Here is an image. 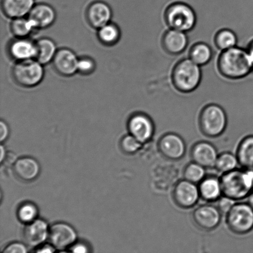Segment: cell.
Returning a JSON list of instances; mask_svg holds the SVG:
<instances>
[{"label": "cell", "mask_w": 253, "mask_h": 253, "mask_svg": "<svg viewBox=\"0 0 253 253\" xmlns=\"http://www.w3.org/2000/svg\"><path fill=\"white\" fill-rule=\"evenodd\" d=\"M183 175L185 180L197 185L206 177L205 168L192 162L185 166Z\"/></svg>", "instance_id": "cell-30"}, {"label": "cell", "mask_w": 253, "mask_h": 253, "mask_svg": "<svg viewBox=\"0 0 253 253\" xmlns=\"http://www.w3.org/2000/svg\"><path fill=\"white\" fill-rule=\"evenodd\" d=\"M172 86L179 93L188 94L195 91L202 80V71L188 58L181 59L173 66L171 72Z\"/></svg>", "instance_id": "cell-2"}, {"label": "cell", "mask_w": 253, "mask_h": 253, "mask_svg": "<svg viewBox=\"0 0 253 253\" xmlns=\"http://www.w3.org/2000/svg\"><path fill=\"white\" fill-rule=\"evenodd\" d=\"M38 210L34 204L26 202L22 204L17 210V217L20 221L29 224L36 220Z\"/></svg>", "instance_id": "cell-31"}, {"label": "cell", "mask_w": 253, "mask_h": 253, "mask_svg": "<svg viewBox=\"0 0 253 253\" xmlns=\"http://www.w3.org/2000/svg\"><path fill=\"white\" fill-rule=\"evenodd\" d=\"M229 229L238 235H244L253 229V209L249 203H235L227 213Z\"/></svg>", "instance_id": "cell-7"}, {"label": "cell", "mask_w": 253, "mask_h": 253, "mask_svg": "<svg viewBox=\"0 0 253 253\" xmlns=\"http://www.w3.org/2000/svg\"><path fill=\"white\" fill-rule=\"evenodd\" d=\"M142 143L131 135L125 136L121 141V149L124 152L128 154H133L138 152L142 147Z\"/></svg>", "instance_id": "cell-32"}, {"label": "cell", "mask_w": 253, "mask_h": 253, "mask_svg": "<svg viewBox=\"0 0 253 253\" xmlns=\"http://www.w3.org/2000/svg\"><path fill=\"white\" fill-rule=\"evenodd\" d=\"M36 43L37 53L35 59L43 65L53 61L58 51L55 43L48 38L40 39Z\"/></svg>", "instance_id": "cell-25"}, {"label": "cell", "mask_w": 253, "mask_h": 253, "mask_svg": "<svg viewBox=\"0 0 253 253\" xmlns=\"http://www.w3.org/2000/svg\"><path fill=\"white\" fill-rule=\"evenodd\" d=\"M43 64L36 59L17 62L12 69V76L15 82L23 88H34L43 80Z\"/></svg>", "instance_id": "cell-6"}, {"label": "cell", "mask_w": 253, "mask_h": 253, "mask_svg": "<svg viewBox=\"0 0 253 253\" xmlns=\"http://www.w3.org/2000/svg\"><path fill=\"white\" fill-rule=\"evenodd\" d=\"M164 19L169 29L187 33L194 29L197 16L192 5L183 1H175L166 7Z\"/></svg>", "instance_id": "cell-4"}, {"label": "cell", "mask_w": 253, "mask_h": 253, "mask_svg": "<svg viewBox=\"0 0 253 253\" xmlns=\"http://www.w3.org/2000/svg\"><path fill=\"white\" fill-rule=\"evenodd\" d=\"M158 147L161 154L169 160H180L186 152L184 140L179 135L173 133L161 136L158 141Z\"/></svg>", "instance_id": "cell-11"}, {"label": "cell", "mask_w": 253, "mask_h": 253, "mask_svg": "<svg viewBox=\"0 0 253 253\" xmlns=\"http://www.w3.org/2000/svg\"><path fill=\"white\" fill-rule=\"evenodd\" d=\"M58 253H73V252L69 253V252H59Z\"/></svg>", "instance_id": "cell-42"}, {"label": "cell", "mask_w": 253, "mask_h": 253, "mask_svg": "<svg viewBox=\"0 0 253 253\" xmlns=\"http://www.w3.org/2000/svg\"><path fill=\"white\" fill-rule=\"evenodd\" d=\"M190 154L193 162L205 168L215 167L219 156L214 146L207 141H200L196 143L191 150Z\"/></svg>", "instance_id": "cell-14"}, {"label": "cell", "mask_w": 253, "mask_h": 253, "mask_svg": "<svg viewBox=\"0 0 253 253\" xmlns=\"http://www.w3.org/2000/svg\"><path fill=\"white\" fill-rule=\"evenodd\" d=\"M79 59L71 50H59L53 59L54 69L61 76L69 77L78 72Z\"/></svg>", "instance_id": "cell-15"}, {"label": "cell", "mask_w": 253, "mask_h": 253, "mask_svg": "<svg viewBox=\"0 0 253 253\" xmlns=\"http://www.w3.org/2000/svg\"><path fill=\"white\" fill-rule=\"evenodd\" d=\"M35 29L34 25L28 17L14 19L11 24V32L16 38H28Z\"/></svg>", "instance_id": "cell-28"}, {"label": "cell", "mask_w": 253, "mask_h": 253, "mask_svg": "<svg viewBox=\"0 0 253 253\" xmlns=\"http://www.w3.org/2000/svg\"><path fill=\"white\" fill-rule=\"evenodd\" d=\"M222 213L217 206L212 204L200 205L192 214L193 222L203 231H211L219 225Z\"/></svg>", "instance_id": "cell-10"}, {"label": "cell", "mask_w": 253, "mask_h": 253, "mask_svg": "<svg viewBox=\"0 0 253 253\" xmlns=\"http://www.w3.org/2000/svg\"><path fill=\"white\" fill-rule=\"evenodd\" d=\"M9 135V128L6 123L4 122L3 121H1L0 122V141L2 142L6 140Z\"/></svg>", "instance_id": "cell-36"}, {"label": "cell", "mask_w": 253, "mask_h": 253, "mask_svg": "<svg viewBox=\"0 0 253 253\" xmlns=\"http://www.w3.org/2000/svg\"><path fill=\"white\" fill-rule=\"evenodd\" d=\"M56 17L53 7L45 3L35 5L28 16L36 29L48 28L55 21Z\"/></svg>", "instance_id": "cell-17"}, {"label": "cell", "mask_w": 253, "mask_h": 253, "mask_svg": "<svg viewBox=\"0 0 253 253\" xmlns=\"http://www.w3.org/2000/svg\"><path fill=\"white\" fill-rule=\"evenodd\" d=\"M227 121L224 108L215 103L205 105L201 110L198 119L201 131L209 138L221 135L227 128Z\"/></svg>", "instance_id": "cell-5"}, {"label": "cell", "mask_w": 253, "mask_h": 253, "mask_svg": "<svg viewBox=\"0 0 253 253\" xmlns=\"http://www.w3.org/2000/svg\"><path fill=\"white\" fill-rule=\"evenodd\" d=\"M98 37L101 44L112 46L120 41L121 31L116 25L109 23L98 29Z\"/></svg>", "instance_id": "cell-27"}, {"label": "cell", "mask_w": 253, "mask_h": 253, "mask_svg": "<svg viewBox=\"0 0 253 253\" xmlns=\"http://www.w3.org/2000/svg\"><path fill=\"white\" fill-rule=\"evenodd\" d=\"M8 51L10 56L17 62L35 59L36 43L28 38H16L10 43Z\"/></svg>", "instance_id": "cell-18"}, {"label": "cell", "mask_w": 253, "mask_h": 253, "mask_svg": "<svg viewBox=\"0 0 253 253\" xmlns=\"http://www.w3.org/2000/svg\"><path fill=\"white\" fill-rule=\"evenodd\" d=\"M188 37L186 32L169 29L161 38V46L164 51L170 55H178L187 48Z\"/></svg>", "instance_id": "cell-12"}, {"label": "cell", "mask_w": 253, "mask_h": 253, "mask_svg": "<svg viewBox=\"0 0 253 253\" xmlns=\"http://www.w3.org/2000/svg\"><path fill=\"white\" fill-rule=\"evenodd\" d=\"M222 195L234 201L244 200L253 190V171L235 170L220 178Z\"/></svg>", "instance_id": "cell-3"}, {"label": "cell", "mask_w": 253, "mask_h": 253, "mask_svg": "<svg viewBox=\"0 0 253 253\" xmlns=\"http://www.w3.org/2000/svg\"><path fill=\"white\" fill-rule=\"evenodd\" d=\"M214 42L215 47L223 51L237 47L238 37L232 30L227 28L221 29L215 34Z\"/></svg>", "instance_id": "cell-26"}, {"label": "cell", "mask_w": 253, "mask_h": 253, "mask_svg": "<svg viewBox=\"0 0 253 253\" xmlns=\"http://www.w3.org/2000/svg\"><path fill=\"white\" fill-rule=\"evenodd\" d=\"M128 130L130 135L140 142H149L155 135V125L152 118L145 113L133 114L128 121Z\"/></svg>", "instance_id": "cell-8"}, {"label": "cell", "mask_w": 253, "mask_h": 253, "mask_svg": "<svg viewBox=\"0 0 253 253\" xmlns=\"http://www.w3.org/2000/svg\"><path fill=\"white\" fill-rule=\"evenodd\" d=\"M35 253H53V250L50 247L46 246L41 248Z\"/></svg>", "instance_id": "cell-39"}, {"label": "cell", "mask_w": 253, "mask_h": 253, "mask_svg": "<svg viewBox=\"0 0 253 253\" xmlns=\"http://www.w3.org/2000/svg\"><path fill=\"white\" fill-rule=\"evenodd\" d=\"M35 5V0H2L1 1L2 12L12 19L26 16Z\"/></svg>", "instance_id": "cell-20"}, {"label": "cell", "mask_w": 253, "mask_h": 253, "mask_svg": "<svg viewBox=\"0 0 253 253\" xmlns=\"http://www.w3.org/2000/svg\"><path fill=\"white\" fill-rule=\"evenodd\" d=\"M239 165V160L237 155L230 152H224L218 156L215 168L218 172L222 174L232 172L237 169V166Z\"/></svg>", "instance_id": "cell-29"}, {"label": "cell", "mask_w": 253, "mask_h": 253, "mask_svg": "<svg viewBox=\"0 0 253 253\" xmlns=\"http://www.w3.org/2000/svg\"><path fill=\"white\" fill-rule=\"evenodd\" d=\"M248 203L253 209V192L250 193L249 197H248Z\"/></svg>", "instance_id": "cell-41"}, {"label": "cell", "mask_w": 253, "mask_h": 253, "mask_svg": "<svg viewBox=\"0 0 253 253\" xmlns=\"http://www.w3.org/2000/svg\"><path fill=\"white\" fill-rule=\"evenodd\" d=\"M2 253H28L26 246L20 243H12L4 248Z\"/></svg>", "instance_id": "cell-35"}, {"label": "cell", "mask_w": 253, "mask_h": 253, "mask_svg": "<svg viewBox=\"0 0 253 253\" xmlns=\"http://www.w3.org/2000/svg\"><path fill=\"white\" fill-rule=\"evenodd\" d=\"M218 209H219L222 214H226L235 204V201L225 196L222 195L219 200L217 201Z\"/></svg>", "instance_id": "cell-34"}, {"label": "cell", "mask_w": 253, "mask_h": 253, "mask_svg": "<svg viewBox=\"0 0 253 253\" xmlns=\"http://www.w3.org/2000/svg\"><path fill=\"white\" fill-rule=\"evenodd\" d=\"M74 253H88V248L83 244H77L73 249Z\"/></svg>", "instance_id": "cell-37"}, {"label": "cell", "mask_w": 253, "mask_h": 253, "mask_svg": "<svg viewBox=\"0 0 253 253\" xmlns=\"http://www.w3.org/2000/svg\"><path fill=\"white\" fill-rule=\"evenodd\" d=\"M48 238L54 247L62 250L71 246L76 242L77 235L70 225L57 223L49 229Z\"/></svg>", "instance_id": "cell-13"}, {"label": "cell", "mask_w": 253, "mask_h": 253, "mask_svg": "<svg viewBox=\"0 0 253 253\" xmlns=\"http://www.w3.org/2000/svg\"><path fill=\"white\" fill-rule=\"evenodd\" d=\"M200 198L198 186L185 179L178 182L172 191L173 202L182 209L194 207Z\"/></svg>", "instance_id": "cell-9"}, {"label": "cell", "mask_w": 253, "mask_h": 253, "mask_svg": "<svg viewBox=\"0 0 253 253\" xmlns=\"http://www.w3.org/2000/svg\"><path fill=\"white\" fill-rule=\"evenodd\" d=\"M15 174L22 180H34L39 175L40 168L36 160L29 157L20 158L14 164Z\"/></svg>", "instance_id": "cell-22"}, {"label": "cell", "mask_w": 253, "mask_h": 253, "mask_svg": "<svg viewBox=\"0 0 253 253\" xmlns=\"http://www.w3.org/2000/svg\"><path fill=\"white\" fill-rule=\"evenodd\" d=\"M217 67L220 75L231 80L246 78L253 71V64L247 49L237 46L221 51Z\"/></svg>", "instance_id": "cell-1"}, {"label": "cell", "mask_w": 253, "mask_h": 253, "mask_svg": "<svg viewBox=\"0 0 253 253\" xmlns=\"http://www.w3.org/2000/svg\"><path fill=\"white\" fill-rule=\"evenodd\" d=\"M0 151H1V155H0V161H1V162H2V161L5 159V157H6V153H5V151L3 146H1V148H0Z\"/></svg>", "instance_id": "cell-40"}, {"label": "cell", "mask_w": 253, "mask_h": 253, "mask_svg": "<svg viewBox=\"0 0 253 253\" xmlns=\"http://www.w3.org/2000/svg\"><path fill=\"white\" fill-rule=\"evenodd\" d=\"M200 197L207 202H217L222 195L221 183L219 178L210 176L205 177L198 185Z\"/></svg>", "instance_id": "cell-21"}, {"label": "cell", "mask_w": 253, "mask_h": 253, "mask_svg": "<svg viewBox=\"0 0 253 253\" xmlns=\"http://www.w3.org/2000/svg\"><path fill=\"white\" fill-rule=\"evenodd\" d=\"M239 165L244 169L253 171V135L248 136L239 144L237 151Z\"/></svg>", "instance_id": "cell-23"}, {"label": "cell", "mask_w": 253, "mask_h": 253, "mask_svg": "<svg viewBox=\"0 0 253 253\" xmlns=\"http://www.w3.org/2000/svg\"><path fill=\"white\" fill-rule=\"evenodd\" d=\"M112 11L110 6L105 2H93L86 11V19L93 28L99 29L110 23Z\"/></svg>", "instance_id": "cell-16"}, {"label": "cell", "mask_w": 253, "mask_h": 253, "mask_svg": "<svg viewBox=\"0 0 253 253\" xmlns=\"http://www.w3.org/2000/svg\"><path fill=\"white\" fill-rule=\"evenodd\" d=\"M246 49L253 64V39L249 42Z\"/></svg>", "instance_id": "cell-38"}, {"label": "cell", "mask_w": 253, "mask_h": 253, "mask_svg": "<svg viewBox=\"0 0 253 253\" xmlns=\"http://www.w3.org/2000/svg\"><path fill=\"white\" fill-rule=\"evenodd\" d=\"M95 69V63L92 59L84 57L79 59L78 72L83 75H88L92 73Z\"/></svg>", "instance_id": "cell-33"}, {"label": "cell", "mask_w": 253, "mask_h": 253, "mask_svg": "<svg viewBox=\"0 0 253 253\" xmlns=\"http://www.w3.org/2000/svg\"><path fill=\"white\" fill-rule=\"evenodd\" d=\"M48 225L43 220L36 219L27 224L23 232V238L26 244L37 247L43 244L48 237Z\"/></svg>", "instance_id": "cell-19"}, {"label": "cell", "mask_w": 253, "mask_h": 253, "mask_svg": "<svg viewBox=\"0 0 253 253\" xmlns=\"http://www.w3.org/2000/svg\"><path fill=\"white\" fill-rule=\"evenodd\" d=\"M212 56L211 47L203 42L193 44L188 52V58L200 66L207 65L211 60Z\"/></svg>", "instance_id": "cell-24"}]
</instances>
